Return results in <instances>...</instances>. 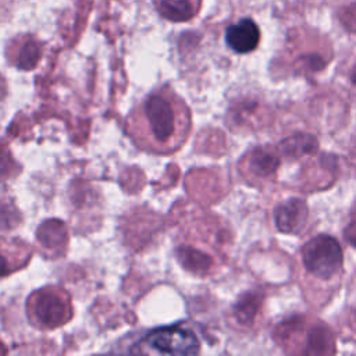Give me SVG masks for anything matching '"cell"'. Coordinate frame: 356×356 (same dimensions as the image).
<instances>
[{"mask_svg":"<svg viewBox=\"0 0 356 356\" xmlns=\"http://www.w3.org/2000/svg\"><path fill=\"white\" fill-rule=\"evenodd\" d=\"M280 161L278 149L274 146H256L242 156L238 171L248 184L264 188L277 178Z\"/></svg>","mask_w":356,"mask_h":356,"instance_id":"7","label":"cell"},{"mask_svg":"<svg viewBox=\"0 0 356 356\" xmlns=\"http://www.w3.org/2000/svg\"><path fill=\"white\" fill-rule=\"evenodd\" d=\"M342 76L349 90L356 95V56H352L342 68Z\"/></svg>","mask_w":356,"mask_h":356,"instance_id":"16","label":"cell"},{"mask_svg":"<svg viewBox=\"0 0 356 356\" xmlns=\"http://www.w3.org/2000/svg\"><path fill=\"white\" fill-rule=\"evenodd\" d=\"M32 248L18 239L0 236V278L22 268L31 259Z\"/></svg>","mask_w":356,"mask_h":356,"instance_id":"12","label":"cell"},{"mask_svg":"<svg viewBox=\"0 0 356 356\" xmlns=\"http://www.w3.org/2000/svg\"><path fill=\"white\" fill-rule=\"evenodd\" d=\"M273 339L288 355L328 356L337 352L334 331L310 314H293L273 330Z\"/></svg>","mask_w":356,"mask_h":356,"instance_id":"3","label":"cell"},{"mask_svg":"<svg viewBox=\"0 0 356 356\" xmlns=\"http://www.w3.org/2000/svg\"><path fill=\"white\" fill-rule=\"evenodd\" d=\"M306 170L303 172V188L305 191H317L321 188L330 186L338 172L337 159L331 154H323L314 159L312 156L310 161L305 165Z\"/></svg>","mask_w":356,"mask_h":356,"instance_id":"11","label":"cell"},{"mask_svg":"<svg viewBox=\"0 0 356 356\" xmlns=\"http://www.w3.org/2000/svg\"><path fill=\"white\" fill-rule=\"evenodd\" d=\"M43 53V43L31 33L13 38L6 47V57L10 64L19 70H32L38 65Z\"/></svg>","mask_w":356,"mask_h":356,"instance_id":"9","label":"cell"},{"mask_svg":"<svg viewBox=\"0 0 356 356\" xmlns=\"http://www.w3.org/2000/svg\"><path fill=\"white\" fill-rule=\"evenodd\" d=\"M332 56V47L325 35L312 28L299 26L288 32L277 63L281 72L313 76L325 70Z\"/></svg>","mask_w":356,"mask_h":356,"instance_id":"4","label":"cell"},{"mask_svg":"<svg viewBox=\"0 0 356 356\" xmlns=\"http://www.w3.org/2000/svg\"><path fill=\"white\" fill-rule=\"evenodd\" d=\"M345 321L342 323L343 327V332L346 331L348 337L352 339H356V305L352 306L349 310H346V313L343 314Z\"/></svg>","mask_w":356,"mask_h":356,"instance_id":"17","label":"cell"},{"mask_svg":"<svg viewBox=\"0 0 356 356\" xmlns=\"http://www.w3.org/2000/svg\"><path fill=\"white\" fill-rule=\"evenodd\" d=\"M225 42L235 53H250L259 46L260 29L250 18H243L227 28Z\"/></svg>","mask_w":356,"mask_h":356,"instance_id":"13","label":"cell"},{"mask_svg":"<svg viewBox=\"0 0 356 356\" xmlns=\"http://www.w3.org/2000/svg\"><path fill=\"white\" fill-rule=\"evenodd\" d=\"M156 11L172 22H184L195 18L202 7V0H153Z\"/></svg>","mask_w":356,"mask_h":356,"instance_id":"14","label":"cell"},{"mask_svg":"<svg viewBox=\"0 0 356 356\" xmlns=\"http://www.w3.org/2000/svg\"><path fill=\"white\" fill-rule=\"evenodd\" d=\"M200 349L197 337L184 325H171L150 331L132 349L142 355H195Z\"/></svg>","mask_w":356,"mask_h":356,"instance_id":"6","label":"cell"},{"mask_svg":"<svg viewBox=\"0 0 356 356\" xmlns=\"http://www.w3.org/2000/svg\"><path fill=\"white\" fill-rule=\"evenodd\" d=\"M274 220L278 231L284 234H300L309 220L306 202L298 197L282 200L274 209Z\"/></svg>","mask_w":356,"mask_h":356,"instance_id":"10","label":"cell"},{"mask_svg":"<svg viewBox=\"0 0 356 356\" xmlns=\"http://www.w3.org/2000/svg\"><path fill=\"white\" fill-rule=\"evenodd\" d=\"M296 274L302 293L316 309L325 306L338 292L343 275V252L327 234L309 239L296 257Z\"/></svg>","mask_w":356,"mask_h":356,"instance_id":"2","label":"cell"},{"mask_svg":"<svg viewBox=\"0 0 356 356\" xmlns=\"http://www.w3.org/2000/svg\"><path fill=\"white\" fill-rule=\"evenodd\" d=\"M125 127L139 149L153 154H171L189 136L191 111L184 99L164 85L132 107Z\"/></svg>","mask_w":356,"mask_h":356,"instance_id":"1","label":"cell"},{"mask_svg":"<svg viewBox=\"0 0 356 356\" xmlns=\"http://www.w3.org/2000/svg\"><path fill=\"white\" fill-rule=\"evenodd\" d=\"M352 165H353V171H355V175H356V153L352 156Z\"/></svg>","mask_w":356,"mask_h":356,"instance_id":"19","label":"cell"},{"mask_svg":"<svg viewBox=\"0 0 356 356\" xmlns=\"http://www.w3.org/2000/svg\"><path fill=\"white\" fill-rule=\"evenodd\" d=\"M280 149L284 156L291 159H299L302 156H313L317 150V140L307 134H296L286 138L280 145Z\"/></svg>","mask_w":356,"mask_h":356,"instance_id":"15","label":"cell"},{"mask_svg":"<svg viewBox=\"0 0 356 356\" xmlns=\"http://www.w3.org/2000/svg\"><path fill=\"white\" fill-rule=\"evenodd\" d=\"M343 238L350 246L356 248V207L352 210L349 222L343 228Z\"/></svg>","mask_w":356,"mask_h":356,"instance_id":"18","label":"cell"},{"mask_svg":"<svg viewBox=\"0 0 356 356\" xmlns=\"http://www.w3.org/2000/svg\"><path fill=\"white\" fill-rule=\"evenodd\" d=\"M25 309L31 325L40 331L58 328L72 317L71 296L58 285L43 286L32 292Z\"/></svg>","mask_w":356,"mask_h":356,"instance_id":"5","label":"cell"},{"mask_svg":"<svg viewBox=\"0 0 356 356\" xmlns=\"http://www.w3.org/2000/svg\"><path fill=\"white\" fill-rule=\"evenodd\" d=\"M264 292L248 291L242 293L229 312V324L238 331H254L260 324L264 309Z\"/></svg>","mask_w":356,"mask_h":356,"instance_id":"8","label":"cell"}]
</instances>
